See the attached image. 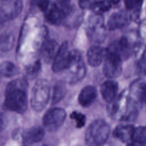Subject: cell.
Instances as JSON below:
<instances>
[{"label": "cell", "mask_w": 146, "mask_h": 146, "mask_svg": "<svg viewBox=\"0 0 146 146\" xmlns=\"http://www.w3.org/2000/svg\"><path fill=\"white\" fill-rule=\"evenodd\" d=\"M122 62L118 55L108 51L103 66L104 75L109 79L119 76L122 72Z\"/></svg>", "instance_id": "8"}, {"label": "cell", "mask_w": 146, "mask_h": 146, "mask_svg": "<svg viewBox=\"0 0 146 146\" xmlns=\"http://www.w3.org/2000/svg\"><path fill=\"white\" fill-rule=\"evenodd\" d=\"M131 18L128 13L125 11H119L113 13L108 19L107 26L110 30L122 29L127 26Z\"/></svg>", "instance_id": "13"}, {"label": "cell", "mask_w": 146, "mask_h": 146, "mask_svg": "<svg viewBox=\"0 0 146 146\" xmlns=\"http://www.w3.org/2000/svg\"><path fill=\"white\" fill-rule=\"evenodd\" d=\"M45 135L44 129L40 126L30 128L24 131L22 141L25 145H31L42 141Z\"/></svg>", "instance_id": "14"}, {"label": "cell", "mask_w": 146, "mask_h": 146, "mask_svg": "<svg viewBox=\"0 0 146 146\" xmlns=\"http://www.w3.org/2000/svg\"><path fill=\"white\" fill-rule=\"evenodd\" d=\"M14 43V36L10 33H4L1 36V50L6 52L10 50Z\"/></svg>", "instance_id": "24"}, {"label": "cell", "mask_w": 146, "mask_h": 146, "mask_svg": "<svg viewBox=\"0 0 146 146\" xmlns=\"http://www.w3.org/2000/svg\"><path fill=\"white\" fill-rule=\"evenodd\" d=\"M144 0H124L126 9L129 11H137L141 9Z\"/></svg>", "instance_id": "26"}, {"label": "cell", "mask_w": 146, "mask_h": 146, "mask_svg": "<svg viewBox=\"0 0 146 146\" xmlns=\"http://www.w3.org/2000/svg\"><path fill=\"white\" fill-rule=\"evenodd\" d=\"M111 7V4L107 0H96L91 10L96 14H101L108 11Z\"/></svg>", "instance_id": "25"}, {"label": "cell", "mask_w": 146, "mask_h": 146, "mask_svg": "<svg viewBox=\"0 0 146 146\" xmlns=\"http://www.w3.org/2000/svg\"><path fill=\"white\" fill-rule=\"evenodd\" d=\"M6 119L5 118L3 117V115L2 113L1 114V131L3 130V129L6 126V122H5Z\"/></svg>", "instance_id": "30"}, {"label": "cell", "mask_w": 146, "mask_h": 146, "mask_svg": "<svg viewBox=\"0 0 146 146\" xmlns=\"http://www.w3.org/2000/svg\"><path fill=\"white\" fill-rule=\"evenodd\" d=\"M118 90V84L116 82L107 80L102 84L100 91L104 100L110 104L116 99Z\"/></svg>", "instance_id": "15"}, {"label": "cell", "mask_w": 146, "mask_h": 146, "mask_svg": "<svg viewBox=\"0 0 146 146\" xmlns=\"http://www.w3.org/2000/svg\"><path fill=\"white\" fill-rule=\"evenodd\" d=\"M131 143L134 145H146L145 126L135 128Z\"/></svg>", "instance_id": "22"}, {"label": "cell", "mask_w": 146, "mask_h": 146, "mask_svg": "<svg viewBox=\"0 0 146 146\" xmlns=\"http://www.w3.org/2000/svg\"><path fill=\"white\" fill-rule=\"evenodd\" d=\"M107 52V48L99 46H91L87 52L88 64L92 67L99 66L104 60Z\"/></svg>", "instance_id": "12"}, {"label": "cell", "mask_w": 146, "mask_h": 146, "mask_svg": "<svg viewBox=\"0 0 146 146\" xmlns=\"http://www.w3.org/2000/svg\"><path fill=\"white\" fill-rule=\"evenodd\" d=\"M132 98L131 99L136 104L146 103V83L135 82L131 87Z\"/></svg>", "instance_id": "19"}, {"label": "cell", "mask_w": 146, "mask_h": 146, "mask_svg": "<svg viewBox=\"0 0 146 146\" xmlns=\"http://www.w3.org/2000/svg\"><path fill=\"white\" fill-rule=\"evenodd\" d=\"M58 43L52 39L44 41L40 47V56L44 62L49 63L53 60L58 49Z\"/></svg>", "instance_id": "16"}, {"label": "cell", "mask_w": 146, "mask_h": 146, "mask_svg": "<svg viewBox=\"0 0 146 146\" xmlns=\"http://www.w3.org/2000/svg\"><path fill=\"white\" fill-rule=\"evenodd\" d=\"M97 96L98 92L96 88L93 86H87L80 92L78 100L82 107H88L92 104Z\"/></svg>", "instance_id": "17"}, {"label": "cell", "mask_w": 146, "mask_h": 146, "mask_svg": "<svg viewBox=\"0 0 146 146\" xmlns=\"http://www.w3.org/2000/svg\"><path fill=\"white\" fill-rule=\"evenodd\" d=\"M87 34L90 39L97 43H102L106 37V28L101 14L95 13L88 21Z\"/></svg>", "instance_id": "6"}, {"label": "cell", "mask_w": 146, "mask_h": 146, "mask_svg": "<svg viewBox=\"0 0 146 146\" xmlns=\"http://www.w3.org/2000/svg\"><path fill=\"white\" fill-rule=\"evenodd\" d=\"M42 64L39 60H37L25 68L27 79H34L36 78L41 71Z\"/></svg>", "instance_id": "23"}, {"label": "cell", "mask_w": 146, "mask_h": 146, "mask_svg": "<svg viewBox=\"0 0 146 146\" xmlns=\"http://www.w3.org/2000/svg\"><path fill=\"white\" fill-rule=\"evenodd\" d=\"M138 65L140 71L146 75V48L139 60Z\"/></svg>", "instance_id": "28"}, {"label": "cell", "mask_w": 146, "mask_h": 146, "mask_svg": "<svg viewBox=\"0 0 146 146\" xmlns=\"http://www.w3.org/2000/svg\"><path fill=\"white\" fill-rule=\"evenodd\" d=\"M107 1H108L111 4H117L118 3L120 0H107Z\"/></svg>", "instance_id": "31"}, {"label": "cell", "mask_w": 146, "mask_h": 146, "mask_svg": "<svg viewBox=\"0 0 146 146\" xmlns=\"http://www.w3.org/2000/svg\"><path fill=\"white\" fill-rule=\"evenodd\" d=\"M67 92L66 86L63 81H59L55 83L53 88L51 104H55L62 100Z\"/></svg>", "instance_id": "21"}, {"label": "cell", "mask_w": 146, "mask_h": 146, "mask_svg": "<svg viewBox=\"0 0 146 146\" xmlns=\"http://www.w3.org/2000/svg\"><path fill=\"white\" fill-rule=\"evenodd\" d=\"M50 97V85L45 79H38L31 90L30 103L35 111H42L47 106Z\"/></svg>", "instance_id": "4"}, {"label": "cell", "mask_w": 146, "mask_h": 146, "mask_svg": "<svg viewBox=\"0 0 146 146\" xmlns=\"http://www.w3.org/2000/svg\"><path fill=\"white\" fill-rule=\"evenodd\" d=\"M132 46L128 39L124 36L114 41L107 48V51L118 55L123 60L127 59L132 54Z\"/></svg>", "instance_id": "11"}, {"label": "cell", "mask_w": 146, "mask_h": 146, "mask_svg": "<svg viewBox=\"0 0 146 146\" xmlns=\"http://www.w3.org/2000/svg\"><path fill=\"white\" fill-rule=\"evenodd\" d=\"M134 129L131 124H120L113 130V136L123 143L131 142Z\"/></svg>", "instance_id": "18"}, {"label": "cell", "mask_w": 146, "mask_h": 146, "mask_svg": "<svg viewBox=\"0 0 146 146\" xmlns=\"http://www.w3.org/2000/svg\"><path fill=\"white\" fill-rule=\"evenodd\" d=\"M29 84L26 78H19L8 83L5 89L4 107L9 111L22 113L27 108Z\"/></svg>", "instance_id": "1"}, {"label": "cell", "mask_w": 146, "mask_h": 146, "mask_svg": "<svg viewBox=\"0 0 146 146\" xmlns=\"http://www.w3.org/2000/svg\"><path fill=\"white\" fill-rule=\"evenodd\" d=\"M70 118L75 120L76 128H80L83 127L86 123V116L80 112L73 111L70 114Z\"/></svg>", "instance_id": "27"}, {"label": "cell", "mask_w": 146, "mask_h": 146, "mask_svg": "<svg viewBox=\"0 0 146 146\" xmlns=\"http://www.w3.org/2000/svg\"><path fill=\"white\" fill-rule=\"evenodd\" d=\"M19 72V68L10 61H3L1 64L0 74L1 78H11Z\"/></svg>", "instance_id": "20"}, {"label": "cell", "mask_w": 146, "mask_h": 146, "mask_svg": "<svg viewBox=\"0 0 146 146\" xmlns=\"http://www.w3.org/2000/svg\"><path fill=\"white\" fill-rule=\"evenodd\" d=\"M68 75L67 78L70 83H75L82 80L86 74V67L80 52L76 50L75 59L71 66L67 70Z\"/></svg>", "instance_id": "9"}, {"label": "cell", "mask_w": 146, "mask_h": 146, "mask_svg": "<svg viewBox=\"0 0 146 146\" xmlns=\"http://www.w3.org/2000/svg\"><path fill=\"white\" fill-rule=\"evenodd\" d=\"M74 11V5L71 0H60L56 2H50L43 13L50 23L59 25L66 22Z\"/></svg>", "instance_id": "2"}, {"label": "cell", "mask_w": 146, "mask_h": 146, "mask_svg": "<svg viewBox=\"0 0 146 146\" xmlns=\"http://www.w3.org/2000/svg\"><path fill=\"white\" fill-rule=\"evenodd\" d=\"M96 0H79V5L82 9L91 10Z\"/></svg>", "instance_id": "29"}, {"label": "cell", "mask_w": 146, "mask_h": 146, "mask_svg": "<svg viewBox=\"0 0 146 146\" xmlns=\"http://www.w3.org/2000/svg\"><path fill=\"white\" fill-rule=\"evenodd\" d=\"M110 127L102 119L93 121L87 127L85 132V142L89 145H102L108 139Z\"/></svg>", "instance_id": "3"}, {"label": "cell", "mask_w": 146, "mask_h": 146, "mask_svg": "<svg viewBox=\"0 0 146 146\" xmlns=\"http://www.w3.org/2000/svg\"><path fill=\"white\" fill-rule=\"evenodd\" d=\"M22 7L21 0H3L1 5V21H9L14 19L21 13Z\"/></svg>", "instance_id": "10"}, {"label": "cell", "mask_w": 146, "mask_h": 146, "mask_svg": "<svg viewBox=\"0 0 146 146\" xmlns=\"http://www.w3.org/2000/svg\"><path fill=\"white\" fill-rule=\"evenodd\" d=\"M76 53V50H69L67 42H63L59 46L52 60V71L57 73L67 70L72 64L75 58Z\"/></svg>", "instance_id": "5"}, {"label": "cell", "mask_w": 146, "mask_h": 146, "mask_svg": "<svg viewBox=\"0 0 146 146\" xmlns=\"http://www.w3.org/2000/svg\"><path fill=\"white\" fill-rule=\"evenodd\" d=\"M66 115L65 110L62 108L54 107L50 108L43 115V124L47 131L50 132L55 131L63 124Z\"/></svg>", "instance_id": "7"}]
</instances>
